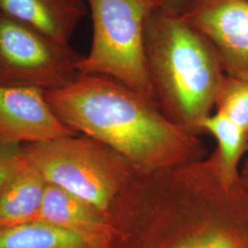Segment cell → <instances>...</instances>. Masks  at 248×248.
I'll return each instance as SVG.
<instances>
[{"instance_id": "obj_13", "label": "cell", "mask_w": 248, "mask_h": 248, "mask_svg": "<svg viewBox=\"0 0 248 248\" xmlns=\"http://www.w3.org/2000/svg\"><path fill=\"white\" fill-rule=\"evenodd\" d=\"M216 108L248 133V82L225 75Z\"/></svg>"}, {"instance_id": "obj_16", "label": "cell", "mask_w": 248, "mask_h": 248, "mask_svg": "<svg viewBox=\"0 0 248 248\" xmlns=\"http://www.w3.org/2000/svg\"><path fill=\"white\" fill-rule=\"evenodd\" d=\"M240 181H241L242 185L244 186V188H245V190H246V192L248 193V157H247L246 162H245L243 170L240 174Z\"/></svg>"}, {"instance_id": "obj_7", "label": "cell", "mask_w": 248, "mask_h": 248, "mask_svg": "<svg viewBox=\"0 0 248 248\" xmlns=\"http://www.w3.org/2000/svg\"><path fill=\"white\" fill-rule=\"evenodd\" d=\"M45 91L0 85V140L20 145L50 142L75 132L53 112Z\"/></svg>"}, {"instance_id": "obj_8", "label": "cell", "mask_w": 248, "mask_h": 248, "mask_svg": "<svg viewBox=\"0 0 248 248\" xmlns=\"http://www.w3.org/2000/svg\"><path fill=\"white\" fill-rule=\"evenodd\" d=\"M37 221L48 222L79 235L94 248H109L113 236L110 217L94 205L48 184Z\"/></svg>"}, {"instance_id": "obj_3", "label": "cell", "mask_w": 248, "mask_h": 248, "mask_svg": "<svg viewBox=\"0 0 248 248\" xmlns=\"http://www.w3.org/2000/svg\"><path fill=\"white\" fill-rule=\"evenodd\" d=\"M93 23L90 51L78 63L82 75L115 80L152 101L155 93L144 53L146 21L158 0H87Z\"/></svg>"}, {"instance_id": "obj_9", "label": "cell", "mask_w": 248, "mask_h": 248, "mask_svg": "<svg viewBox=\"0 0 248 248\" xmlns=\"http://www.w3.org/2000/svg\"><path fill=\"white\" fill-rule=\"evenodd\" d=\"M0 11L61 44L87 12V0H0Z\"/></svg>"}, {"instance_id": "obj_2", "label": "cell", "mask_w": 248, "mask_h": 248, "mask_svg": "<svg viewBox=\"0 0 248 248\" xmlns=\"http://www.w3.org/2000/svg\"><path fill=\"white\" fill-rule=\"evenodd\" d=\"M144 53L155 98L178 122L200 128L225 78L213 47L180 16L156 9L146 21Z\"/></svg>"}, {"instance_id": "obj_11", "label": "cell", "mask_w": 248, "mask_h": 248, "mask_svg": "<svg viewBox=\"0 0 248 248\" xmlns=\"http://www.w3.org/2000/svg\"><path fill=\"white\" fill-rule=\"evenodd\" d=\"M199 129L209 132L217 140L215 169L220 186L227 189L239 183L240 163L248 152V133L219 111L206 117Z\"/></svg>"}, {"instance_id": "obj_17", "label": "cell", "mask_w": 248, "mask_h": 248, "mask_svg": "<svg viewBox=\"0 0 248 248\" xmlns=\"http://www.w3.org/2000/svg\"><path fill=\"white\" fill-rule=\"evenodd\" d=\"M246 1H248V0H246Z\"/></svg>"}, {"instance_id": "obj_5", "label": "cell", "mask_w": 248, "mask_h": 248, "mask_svg": "<svg viewBox=\"0 0 248 248\" xmlns=\"http://www.w3.org/2000/svg\"><path fill=\"white\" fill-rule=\"evenodd\" d=\"M83 56L0 11V85L51 91L79 77Z\"/></svg>"}, {"instance_id": "obj_12", "label": "cell", "mask_w": 248, "mask_h": 248, "mask_svg": "<svg viewBox=\"0 0 248 248\" xmlns=\"http://www.w3.org/2000/svg\"><path fill=\"white\" fill-rule=\"evenodd\" d=\"M0 248H94L70 231L42 221L0 227Z\"/></svg>"}, {"instance_id": "obj_1", "label": "cell", "mask_w": 248, "mask_h": 248, "mask_svg": "<svg viewBox=\"0 0 248 248\" xmlns=\"http://www.w3.org/2000/svg\"><path fill=\"white\" fill-rule=\"evenodd\" d=\"M53 112L75 133L103 143L129 162L162 168L192 154L194 140L144 98L115 80L82 75L45 91Z\"/></svg>"}, {"instance_id": "obj_6", "label": "cell", "mask_w": 248, "mask_h": 248, "mask_svg": "<svg viewBox=\"0 0 248 248\" xmlns=\"http://www.w3.org/2000/svg\"><path fill=\"white\" fill-rule=\"evenodd\" d=\"M180 17L213 47L226 76L248 82V1L189 0Z\"/></svg>"}, {"instance_id": "obj_14", "label": "cell", "mask_w": 248, "mask_h": 248, "mask_svg": "<svg viewBox=\"0 0 248 248\" xmlns=\"http://www.w3.org/2000/svg\"><path fill=\"white\" fill-rule=\"evenodd\" d=\"M22 158V145L0 140V184L17 169Z\"/></svg>"}, {"instance_id": "obj_15", "label": "cell", "mask_w": 248, "mask_h": 248, "mask_svg": "<svg viewBox=\"0 0 248 248\" xmlns=\"http://www.w3.org/2000/svg\"><path fill=\"white\" fill-rule=\"evenodd\" d=\"M160 4V9L173 14L178 15L182 13L183 9H185L187 2L189 0H158Z\"/></svg>"}, {"instance_id": "obj_10", "label": "cell", "mask_w": 248, "mask_h": 248, "mask_svg": "<svg viewBox=\"0 0 248 248\" xmlns=\"http://www.w3.org/2000/svg\"><path fill=\"white\" fill-rule=\"evenodd\" d=\"M47 181L22 154L17 169L0 184V227L37 221Z\"/></svg>"}, {"instance_id": "obj_4", "label": "cell", "mask_w": 248, "mask_h": 248, "mask_svg": "<svg viewBox=\"0 0 248 248\" xmlns=\"http://www.w3.org/2000/svg\"><path fill=\"white\" fill-rule=\"evenodd\" d=\"M22 154L48 184L78 196L110 217L129 163L115 151L87 136L72 135L24 144Z\"/></svg>"}]
</instances>
